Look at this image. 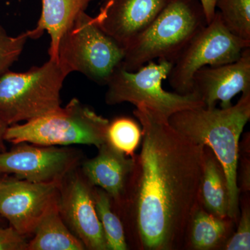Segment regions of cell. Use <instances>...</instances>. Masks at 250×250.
Listing matches in <instances>:
<instances>
[{
  "label": "cell",
  "instance_id": "obj_21",
  "mask_svg": "<svg viewBox=\"0 0 250 250\" xmlns=\"http://www.w3.org/2000/svg\"><path fill=\"white\" fill-rule=\"evenodd\" d=\"M141 136V129L134 120L120 117L109 123L106 140L125 155L134 157L135 150L139 146Z\"/></svg>",
  "mask_w": 250,
  "mask_h": 250
},
{
  "label": "cell",
  "instance_id": "obj_10",
  "mask_svg": "<svg viewBox=\"0 0 250 250\" xmlns=\"http://www.w3.org/2000/svg\"><path fill=\"white\" fill-rule=\"evenodd\" d=\"M62 182L36 183L17 177L0 180V217L22 236L33 235L49 207L59 200Z\"/></svg>",
  "mask_w": 250,
  "mask_h": 250
},
{
  "label": "cell",
  "instance_id": "obj_19",
  "mask_svg": "<svg viewBox=\"0 0 250 250\" xmlns=\"http://www.w3.org/2000/svg\"><path fill=\"white\" fill-rule=\"evenodd\" d=\"M95 209L103 227L108 250L128 249L124 226L112 208L111 199L104 190L93 187Z\"/></svg>",
  "mask_w": 250,
  "mask_h": 250
},
{
  "label": "cell",
  "instance_id": "obj_1",
  "mask_svg": "<svg viewBox=\"0 0 250 250\" xmlns=\"http://www.w3.org/2000/svg\"><path fill=\"white\" fill-rule=\"evenodd\" d=\"M135 117L142 129V149L124 205H128L141 249L177 250L200 206L204 147L180 134L168 119L144 104Z\"/></svg>",
  "mask_w": 250,
  "mask_h": 250
},
{
  "label": "cell",
  "instance_id": "obj_5",
  "mask_svg": "<svg viewBox=\"0 0 250 250\" xmlns=\"http://www.w3.org/2000/svg\"><path fill=\"white\" fill-rule=\"evenodd\" d=\"M109 121L89 106L73 98L57 111L24 124L10 125L6 142L29 143L39 146L87 145L98 148L107 141Z\"/></svg>",
  "mask_w": 250,
  "mask_h": 250
},
{
  "label": "cell",
  "instance_id": "obj_7",
  "mask_svg": "<svg viewBox=\"0 0 250 250\" xmlns=\"http://www.w3.org/2000/svg\"><path fill=\"white\" fill-rule=\"evenodd\" d=\"M172 66L173 62L163 60L159 61V63L149 62L146 66L134 72L118 67L106 85V103L108 105L123 103L135 106L144 104L167 119L177 112L206 107L196 93L182 95L163 88V81L167 79Z\"/></svg>",
  "mask_w": 250,
  "mask_h": 250
},
{
  "label": "cell",
  "instance_id": "obj_13",
  "mask_svg": "<svg viewBox=\"0 0 250 250\" xmlns=\"http://www.w3.org/2000/svg\"><path fill=\"white\" fill-rule=\"evenodd\" d=\"M192 93L208 108L215 107L218 101L221 102V108L230 107L238 93H250V47L236 62L197 70L192 78Z\"/></svg>",
  "mask_w": 250,
  "mask_h": 250
},
{
  "label": "cell",
  "instance_id": "obj_2",
  "mask_svg": "<svg viewBox=\"0 0 250 250\" xmlns=\"http://www.w3.org/2000/svg\"><path fill=\"white\" fill-rule=\"evenodd\" d=\"M250 118V93L226 108L200 107L184 110L169 118L171 126L196 144L211 149L223 167L229 191L228 218H238L237 184L239 140Z\"/></svg>",
  "mask_w": 250,
  "mask_h": 250
},
{
  "label": "cell",
  "instance_id": "obj_17",
  "mask_svg": "<svg viewBox=\"0 0 250 250\" xmlns=\"http://www.w3.org/2000/svg\"><path fill=\"white\" fill-rule=\"evenodd\" d=\"M200 202L206 210L220 218H228L229 191L223 167L211 149L204 147V167Z\"/></svg>",
  "mask_w": 250,
  "mask_h": 250
},
{
  "label": "cell",
  "instance_id": "obj_15",
  "mask_svg": "<svg viewBox=\"0 0 250 250\" xmlns=\"http://www.w3.org/2000/svg\"><path fill=\"white\" fill-rule=\"evenodd\" d=\"M94 0H41L42 10L37 24L26 31L28 38L37 40L47 31L50 37L49 58L58 60L59 45L62 36L77 18Z\"/></svg>",
  "mask_w": 250,
  "mask_h": 250
},
{
  "label": "cell",
  "instance_id": "obj_12",
  "mask_svg": "<svg viewBox=\"0 0 250 250\" xmlns=\"http://www.w3.org/2000/svg\"><path fill=\"white\" fill-rule=\"evenodd\" d=\"M168 0H103L94 17L99 27L125 49L154 21Z\"/></svg>",
  "mask_w": 250,
  "mask_h": 250
},
{
  "label": "cell",
  "instance_id": "obj_23",
  "mask_svg": "<svg viewBox=\"0 0 250 250\" xmlns=\"http://www.w3.org/2000/svg\"><path fill=\"white\" fill-rule=\"evenodd\" d=\"M228 250H249L250 249V213L246 208L243 212L238 228L226 244Z\"/></svg>",
  "mask_w": 250,
  "mask_h": 250
},
{
  "label": "cell",
  "instance_id": "obj_4",
  "mask_svg": "<svg viewBox=\"0 0 250 250\" xmlns=\"http://www.w3.org/2000/svg\"><path fill=\"white\" fill-rule=\"evenodd\" d=\"M67 77L59 61L50 58L27 72L8 70L0 76V118L10 126L57 111Z\"/></svg>",
  "mask_w": 250,
  "mask_h": 250
},
{
  "label": "cell",
  "instance_id": "obj_18",
  "mask_svg": "<svg viewBox=\"0 0 250 250\" xmlns=\"http://www.w3.org/2000/svg\"><path fill=\"white\" fill-rule=\"evenodd\" d=\"M225 220L202 209L199 206L192 215L188 229L192 248L208 250L220 246L228 231V222Z\"/></svg>",
  "mask_w": 250,
  "mask_h": 250
},
{
  "label": "cell",
  "instance_id": "obj_20",
  "mask_svg": "<svg viewBox=\"0 0 250 250\" xmlns=\"http://www.w3.org/2000/svg\"><path fill=\"white\" fill-rule=\"evenodd\" d=\"M216 7L229 30L250 42V0H215Z\"/></svg>",
  "mask_w": 250,
  "mask_h": 250
},
{
  "label": "cell",
  "instance_id": "obj_3",
  "mask_svg": "<svg viewBox=\"0 0 250 250\" xmlns=\"http://www.w3.org/2000/svg\"><path fill=\"white\" fill-rule=\"evenodd\" d=\"M207 24L200 0H168L154 21L125 49L121 67L134 72L156 59L174 63Z\"/></svg>",
  "mask_w": 250,
  "mask_h": 250
},
{
  "label": "cell",
  "instance_id": "obj_24",
  "mask_svg": "<svg viewBox=\"0 0 250 250\" xmlns=\"http://www.w3.org/2000/svg\"><path fill=\"white\" fill-rule=\"evenodd\" d=\"M25 237L18 233L14 228H0V250H27Z\"/></svg>",
  "mask_w": 250,
  "mask_h": 250
},
{
  "label": "cell",
  "instance_id": "obj_16",
  "mask_svg": "<svg viewBox=\"0 0 250 250\" xmlns=\"http://www.w3.org/2000/svg\"><path fill=\"white\" fill-rule=\"evenodd\" d=\"M59 200L49 207L28 242L27 250H84V245L70 231L59 211Z\"/></svg>",
  "mask_w": 250,
  "mask_h": 250
},
{
  "label": "cell",
  "instance_id": "obj_11",
  "mask_svg": "<svg viewBox=\"0 0 250 250\" xmlns=\"http://www.w3.org/2000/svg\"><path fill=\"white\" fill-rule=\"evenodd\" d=\"M59 207L62 220L83 243L85 250H108L95 209L93 187L77 168L62 180Z\"/></svg>",
  "mask_w": 250,
  "mask_h": 250
},
{
  "label": "cell",
  "instance_id": "obj_8",
  "mask_svg": "<svg viewBox=\"0 0 250 250\" xmlns=\"http://www.w3.org/2000/svg\"><path fill=\"white\" fill-rule=\"evenodd\" d=\"M250 42L233 35L224 24L218 11L179 54L167 79L175 93H191L192 78L202 67L236 62Z\"/></svg>",
  "mask_w": 250,
  "mask_h": 250
},
{
  "label": "cell",
  "instance_id": "obj_22",
  "mask_svg": "<svg viewBox=\"0 0 250 250\" xmlns=\"http://www.w3.org/2000/svg\"><path fill=\"white\" fill-rule=\"evenodd\" d=\"M28 39L26 31L16 36H10L0 24V76L17 62Z\"/></svg>",
  "mask_w": 250,
  "mask_h": 250
},
{
  "label": "cell",
  "instance_id": "obj_26",
  "mask_svg": "<svg viewBox=\"0 0 250 250\" xmlns=\"http://www.w3.org/2000/svg\"><path fill=\"white\" fill-rule=\"evenodd\" d=\"M9 125L3 121L0 118V153L4 152L6 150V145H5L4 136L6 129L9 127Z\"/></svg>",
  "mask_w": 250,
  "mask_h": 250
},
{
  "label": "cell",
  "instance_id": "obj_25",
  "mask_svg": "<svg viewBox=\"0 0 250 250\" xmlns=\"http://www.w3.org/2000/svg\"><path fill=\"white\" fill-rule=\"evenodd\" d=\"M203 7L207 24L211 22L215 14V0H200Z\"/></svg>",
  "mask_w": 250,
  "mask_h": 250
},
{
  "label": "cell",
  "instance_id": "obj_9",
  "mask_svg": "<svg viewBox=\"0 0 250 250\" xmlns=\"http://www.w3.org/2000/svg\"><path fill=\"white\" fill-rule=\"evenodd\" d=\"M81 158L80 151L66 146L20 143L0 153V174H14L17 178L36 183L62 182L78 168Z\"/></svg>",
  "mask_w": 250,
  "mask_h": 250
},
{
  "label": "cell",
  "instance_id": "obj_14",
  "mask_svg": "<svg viewBox=\"0 0 250 250\" xmlns=\"http://www.w3.org/2000/svg\"><path fill=\"white\" fill-rule=\"evenodd\" d=\"M98 150V155L82 164L81 172L92 187L103 189L122 208L134 171L135 156L125 155L108 141Z\"/></svg>",
  "mask_w": 250,
  "mask_h": 250
},
{
  "label": "cell",
  "instance_id": "obj_6",
  "mask_svg": "<svg viewBox=\"0 0 250 250\" xmlns=\"http://www.w3.org/2000/svg\"><path fill=\"white\" fill-rule=\"evenodd\" d=\"M124 57L125 49L85 11L77 18L59 45L58 61L67 75L80 72L100 85L107 84Z\"/></svg>",
  "mask_w": 250,
  "mask_h": 250
}]
</instances>
